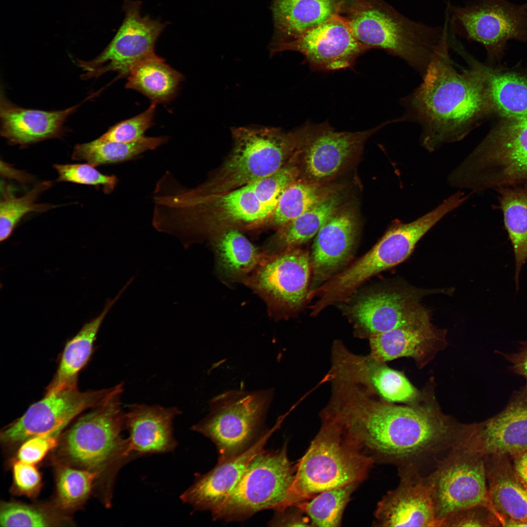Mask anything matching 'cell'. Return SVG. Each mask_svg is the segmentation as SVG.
I'll return each instance as SVG.
<instances>
[{
    "label": "cell",
    "mask_w": 527,
    "mask_h": 527,
    "mask_svg": "<svg viewBox=\"0 0 527 527\" xmlns=\"http://www.w3.org/2000/svg\"><path fill=\"white\" fill-rule=\"evenodd\" d=\"M0 134L11 144L27 145L59 138L64 123L79 105L56 111L30 109L18 106L1 93Z\"/></svg>",
    "instance_id": "25"
},
{
    "label": "cell",
    "mask_w": 527,
    "mask_h": 527,
    "mask_svg": "<svg viewBox=\"0 0 527 527\" xmlns=\"http://www.w3.org/2000/svg\"><path fill=\"white\" fill-rule=\"evenodd\" d=\"M214 247L221 270L231 278L244 276L263 259L252 243L234 228L224 229L216 239Z\"/></svg>",
    "instance_id": "34"
},
{
    "label": "cell",
    "mask_w": 527,
    "mask_h": 527,
    "mask_svg": "<svg viewBox=\"0 0 527 527\" xmlns=\"http://www.w3.org/2000/svg\"><path fill=\"white\" fill-rule=\"evenodd\" d=\"M418 400V399H417ZM395 405L360 393L344 408L341 423L350 440L375 463L431 471L462 444L468 425L444 414L433 401Z\"/></svg>",
    "instance_id": "1"
},
{
    "label": "cell",
    "mask_w": 527,
    "mask_h": 527,
    "mask_svg": "<svg viewBox=\"0 0 527 527\" xmlns=\"http://www.w3.org/2000/svg\"><path fill=\"white\" fill-rule=\"evenodd\" d=\"M299 172L294 164L286 163L271 175L211 196L197 194L179 184L167 198L169 221L188 237L215 226L262 223L270 218L281 194L297 180Z\"/></svg>",
    "instance_id": "3"
},
{
    "label": "cell",
    "mask_w": 527,
    "mask_h": 527,
    "mask_svg": "<svg viewBox=\"0 0 527 527\" xmlns=\"http://www.w3.org/2000/svg\"><path fill=\"white\" fill-rule=\"evenodd\" d=\"M419 240L412 226L395 222L371 250L321 289V298L317 305L323 309L344 299L369 278L402 263L410 256Z\"/></svg>",
    "instance_id": "14"
},
{
    "label": "cell",
    "mask_w": 527,
    "mask_h": 527,
    "mask_svg": "<svg viewBox=\"0 0 527 527\" xmlns=\"http://www.w3.org/2000/svg\"><path fill=\"white\" fill-rule=\"evenodd\" d=\"M332 191L316 182L296 180L281 194L270 218L272 223L280 227L284 225L334 195Z\"/></svg>",
    "instance_id": "36"
},
{
    "label": "cell",
    "mask_w": 527,
    "mask_h": 527,
    "mask_svg": "<svg viewBox=\"0 0 527 527\" xmlns=\"http://www.w3.org/2000/svg\"><path fill=\"white\" fill-rule=\"evenodd\" d=\"M120 396L92 408L67 430L61 450L71 463L101 475L111 467L120 466L133 454L129 439L122 436L125 413Z\"/></svg>",
    "instance_id": "8"
},
{
    "label": "cell",
    "mask_w": 527,
    "mask_h": 527,
    "mask_svg": "<svg viewBox=\"0 0 527 527\" xmlns=\"http://www.w3.org/2000/svg\"><path fill=\"white\" fill-rule=\"evenodd\" d=\"M60 523L54 515L35 506L13 502L0 505L1 527H50Z\"/></svg>",
    "instance_id": "41"
},
{
    "label": "cell",
    "mask_w": 527,
    "mask_h": 527,
    "mask_svg": "<svg viewBox=\"0 0 527 527\" xmlns=\"http://www.w3.org/2000/svg\"><path fill=\"white\" fill-rule=\"evenodd\" d=\"M425 476L431 487L438 527L453 512L489 506L484 456L464 444L453 449Z\"/></svg>",
    "instance_id": "11"
},
{
    "label": "cell",
    "mask_w": 527,
    "mask_h": 527,
    "mask_svg": "<svg viewBox=\"0 0 527 527\" xmlns=\"http://www.w3.org/2000/svg\"><path fill=\"white\" fill-rule=\"evenodd\" d=\"M488 503L501 526L527 527V488L517 477L511 459L484 456Z\"/></svg>",
    "instance_id": "24"
},
{
    "label": "cell",
    "mask_w": 527,
    "mask_h": 527,
    "mask_svg": "<svg viewBox=\"0 0 527 527\" xmlns=\"http://www.w3.org/2000/svg\"><path fill=\"white\" fill-rule=\"evenodd\" d=\"M166 137L145 136L133 142L103 141L98 138L89 142L76 145L72 158L84 161L97 166L115 164L132 160L149 150L156 149L165 143Z\"/></svg>",
    "instance_id": "33"
},
{
    "label": "cell",
    "mask_w": 527,
    "mask_h": 527,
    "mask_svg": "<svg viewBox=\"0 0 527 527\" xmlns=\"http://www.w3.org/2000/svg\"><path fill=\"white\" fill-rule=\"evenodd\" d=\"M125 414L130 451L137 455L165 453L177 446L173 421L181 413L175 406L132 404Z\"/></svg>",
    "instance_id": "26"
},
{
    "label": "cell",
    "mask_w": 527,
    "mask_h": 527,
    "mask_svg": "<svg viewBox=\"0 0 527 527\" xmlns=\"http://www.w3.org/2000/svg\"></svg>",
    "instance_id": "50"
},
{
    "label": "cell",
    "mask_w": 527,
    "mask_h": 527,
    "mask_svg": "<svg viewBox=\"0 0 527 527\" xmlns=\"http://www.w3.org/2000/svg\"><path fill=\"white\" fill-rule=\"evenodd\" d=\"M341 201L339 196L334 194L281 226L272 241V246L275 251L293 247L315 236L329 217L338 210Z\"/></svg>",
    "instance_id": "35"
},
{
    "label": "cell",
    "mask_w": 527,
    "mask_h": 527,
    "mask_svg": "<svg viewBox=\"0 0 527 527\" xmlns=\"http://www.w3.org/2000/svg\"><path fill=\"white\" fill-rule=\"evenodd\" d=\"M388 123L354 132L337 131L327 122L306 123L294 132L297 148L303 153L306 176L316 182L335 175L359 152L371 135Z\"/></svg>",
    "instance_id": "15"
},
{
    "label": "cell",
    "mask_w": 527,
    "mask_h": 527,
    "mask_svg": "<svg viewBox=\"0 0 527 527\" xmlns=\"http://www.w3.org/2000/svg\"><path fill=\"white\" fill-rule=\"evenodd\" d=\"M340 15L361 44L399 57L422 76L436 55L449 45L446 26L414 21L382 0H344Z\"/></svg>",
    "instance_id": "4"
},
{
    "label": "cell",
    "mask_w": 527,
    "mask_h": 527,
    "mask_svg": "<svg viewBox=\"0 0 527 527\" xmlns=\"http://www.w3.org/2000/svg\"><path fill=\"white\" fill-rule=\"evenodd\" d=\"M449 47L433 58L421 84L402 99L403 119L422 128L421 142L429 152L460 141L487 110L482 80L476 67L458 71Z\"/></svg>",
    "instance_id": "2"
},
{
    "label": "cell",
    "mask_w": 527,
    "mask_h": 527,
    "mask_svg": "<svg viewBox=\"0 0 527 527\" xmlns=\"http://www.w3.org/2000/svg\"><path fill=\"white\" fill-rule=\"evenodd\" d=\"M474 63L482 81L487 109L491 107L507 119L527 117V78Z\"/></svg>",
    "instance_id": "30"
},
{
    "label": "cell",
    "mask_w": 527,
    "mask_h": 527,
    "mask_svg": "<svg viewBox=\"0 0 527 527\" xmlns=\"http://www.w3.org/2000/svg\"><path fill=\"white\" fill-rule=\"evenodd\" d=\"M273 391L231 390L220 394L210 400L208 414L192 429L215 443L218 461L235 456L248 447L262 427Z\"/></svg>",
    "instance_id": "9"
},
{
    "label": "cell",
    "mask_w": 527,
    "mask_h": 527,
    "mask_svg": "<svg viewBox=\"0 0 527 527\" xmlns=\"http://www.w3.org/2000/svg\"><path fill=\"white\" fill-rule=\"evenodd\" d=\"M371 360L370 381L379 393L391 402L411 403L419 398L417 390L402 372Z\"/></svg>",
    "instance_id": "40"
},
{
    "label": "cell",
    "mask_w": 527,
    "mask_h": 527,
    "mask_svg": "<svg viewBox=\"0 0 527 527\" xmlns=\"http://www.w3.org/2000/svg\"><path fill=\"white\" fill-rule=\"evenodd\" d=\"M361 483L355 482L324 491L294 506L308 517L311 526L339 527L351 494Z\"/></svg>",
    "instance_id": "37"
},
{
    "label": "cell",
    "mask_w": 527,
    "mask_h": 527,
    "mask_svg": "<svg viewBox=\"0 0 527 527\" xmlns=\"http://www.w3.org/2000/svg\"><path fill=\"white\" fill-rule=\"evenodd\" d=\"M369 49L354 37L345 19L333 17L288 41L273 44L272 51H296L313 70L329 71L352 66Z\"/></svg>",
    "instance_id": "17"
},
{
    "label": "cell",
    "mask_w": 527,
    "mask_h": 527,
    "mask_svg": "<svg viewBox=\"0 0 527 527\" xmlns=\"http://www.w3.org/2000/svg\"><path fill=\"white\" fill-rule=\"evenodd\" d=\"M125 87L142 93L155 104L165 103L176 96L183 76L156 54L135 66Z\"/></svg>",
    "instance_id": "32"
},
{
    "label": "cell",
    "mask_w": 527,
    "mask_h": 527,
    "mask_svg": "<svg viewBox=\"0 0 527 527\" xmlns=\"http://www.w3.org/2000/svg\"><path fill=\"white\" fill-rule=\"evenodd\" d=\"M495 190L499 195L497 207L503 213L505 227L514 252V279L518 290L520 271L527 261V182Z\"/></svg>",
    "instance_id": "31"
},
{
    "label": "cell",
    "mask_w": 527,
    "mask_h": 527,
    "mask_svg": "<svg viewBox=\"0 0 527 527\" xmlns=\"http://www.w3.org/2000/svg\"><path fill=\"white\" fill-rule=\"evenodd\" d=\"M357 232L355 214L347 209L337 210L316 234L311 264L314 277L323 280L341 268L351 255Z\"/></svg>",
    "instance_id": "27"
},
{
    "label": "cell",
    "mask_w": 527,
    "mask_h": 527,
    "mask_svg": "<svg viewBox=\"0 0 527 527\" xmlns=\"http://www.w3.org/2000/svg\"><path fill=\"white\" fill-rule=\"evenodd\" d=\"M445 337L446 332L435 327L430 322L371 334L370 358L375 362L384 363L409 357L423 366L445 347Z\"/></svg>",
    "instance_id": "23"
},
{
    "label": "cell",
    "mask_w": 527,
    "mask_h": 527,
    "mask_svg": "<svg viewBox=\"0 0 527 527\" xmlns=\"http://www.w3.org/2000/svg\"><path fill=\"white\" fill-rule=\"evenodd\" d=\"M295 473L286 446L263 451L250 462L242 477L222 505L212 512L215 519H245L266 509L279 510L291 486Z\"/></svg>",
    "instance_id": "10"
},
{
    "label": "cell",
    "mask_w": 527,
    "mask_h": 527,
    "mask_svg": "<svg viewBox=\"0 0 527 527\" xmlns=\"http://www.w3.org/2000/svg\"><path fill=\"white\" fill-rule=\"evenodd\" d=\"M398 469L400 483L379 502L374 526L438 527L426 476L412 468Z\"/></svg>",
    "instance_id": "20"
},
{
    "label": "cell",
    "mask_w": 527,
    "mask_h": 527,
    "mask_svg": "<svg viewBox=\"0 0 527 527\" xmlns=\"http://www.w3.org/2000/svg\"><path fill=\"white\" fill-rule=\"evenodd\" d=\"M290 511L278 510V515L270 522L274 526H311L308 517L298 507Z\"/></svg>",
    "instance_id": "47"
},
{
    "label": "cell",
    "mask_w": 527,
    "mask_h": 527,
    "mask_svg": "<svg viewBox=\"0 0 527 527\" xmlns=\"http://www.w3.org/2000/svg\"><path fill=\"white\" fill-rule=\"evenodd\" d=\"M249 280L257 291L280 305L294 308L304 301L309 278L304 251L290 247L263 258Z\"/></svg>",
    "instance_id": "21"
},
{
    "label": "cell",
    "mask_w": 527,
    "mask_h": 527,
    "mask_svg": "<svg viewBox=\"0 0 527 527\" xmlns=\"http://www.w3.org/2000/svg\"><path fill=\"white\" fill-rule=\"evenodd\" d=\"M123 390V384L120 383L101 390L81 391L75 386L46 392L42 399L1 430V441L13 445L39 434L61 431L81 413L106 403Z\"/></svg>",
    "instance_id": "12"
},
{
    "label": "cell",
    "mask_w": 527,
    "mask_h": 527,
    "mask_svg": "<svg viewBox=\"0 0 527 527\" xmlns=\"http://www.w3.org/2000/svg\"><path fill=\"white\" fill-rule=\"evenodd\" d=\"M282 419L264 433L252 445L239 454L218 461L216 466L200 476L180 496L182 501L196 509L218 508L239 482L252 460L263 451L265 444L278 428Z\"/></svg>",
    "instance_id": "22"
},
{
    "label": "cell",
    "mask_w": 527,
    "mask_h": 527,
    "mask_svg": "<svg viewBox=\"0 0 527 527\" xmlns=\"http://www.w3.org/2000/svg\"><path fill=\"white\" fill-rule=\"evenodd\" d=\"M322 425L295 466L293 482L279 510L325 490L367 477L374 461L364 454L333 419L322 417Z\"/></svg>",
    "instance_id": "5"
},
{
    "label": "cell",
    "mask_w": 527,
    "mask_h": 527,
    "mask_svg": "<svg viewBox=\"0 0 527 527\" xmlns=\"http://www.w3.org/2000/svg\"><path fill=\"white\" fill-rule=\"evenodd\" d=\"M51 186V182H39L25 194L19 198L7 196L0 202V240L4 241L11 235L15 227L27 213L42 212L54 207L48 204L37 203L39 196Z\"/></svg>",
    "instance_id": "38"
},
{
    "label": "cell",
    "mask_w": 527,
    "mask_h": 527,
    "mask_svg": "<svg viewBox=\"0 0 527 527\" xmlns=\"http://www.w3.org/2000/svg\"><path fill=\"white\" fill-rule=\"evenodd\" d=\"M461 188L480 192L527 182V117L505 118L453 171Z\"/></svg>",
    "instance_id": "6"
},
{
    "label": "cell",
    "mask_w": 527,
    "mask_h": 527,
    "mask_svg": "<svg viewBox=\"0 0 527 527\" xmlns=\"http://www.w3.org/2000/svg\"><path fill=\"white\" fill-rule=\"evenodd\" d=\"M127 288L124 285L113 299L107 301L102 311L83 325L81 329L66 344L56 373L46 389V392L77 386L79 372L89 361L94 341L100 327L109 310Z\"/></svg>",
    "instance_id": "29"
},
{
    "label": "cell",
    "mask_w": 527,
    "mask_h": 527,
    "mask_svg": "<svg viewBox=\"0 0 527 527\" xmlns=\"http://www.w3.org/2000/svg\"><path fill=\"white\" fill-rule=\"evenodd\" d=\"M425 293L403 285L374 291L358 298L348 314L371 334L419 325L430 322L428 312L420 304Z\"/></svg>",
    "instance_id": "18"
},
{
    "label": "cell",
    "mask_w": 527,
    "mask_h": 527,
    "mask_svg": "<svg viewBox=\"0 0 527 527\" xmlns=\"http://www.w3.org/2000/svg\"><path fill=\"white\" fill-rule=\"evenodd\" d=\"M522 345L523 346L519 352L504 354V356L512 364V370L526 379V386L527 387V342L523 343Z\"/></svg>",
    "instance_id": "48"
},
{
    "label": "cell",
    "mask_w": 527,
    "mask_h": 527,
    "mask_svg": "<svg viewBox=\"0 0 527 527\" xmlns=\"http://www.w3.org/2000/svg\"><path fill=\"white\" fill-rule=\"evenodd\" d=\"M232 134L230 156L215 177L192 188L195 193L215 196L271 175L288 162L296 150L293 131L243 127L232 129Z\"/></svg>",
    "instance_id": "7"
},
{
    "label": "cell",
    "mask_w": 527,
    "mask_h": 527,
    "mask_svg": "<svg viewBox=\"0 0 527 527\" xmlns=\"http://www.w3.org/2000/svg\"><path fill=\"white\" fill-rule=\"evenodd\" d=\"M499 521L489 506L479 505L453 512L444 519L440 527H498Z\"/></svg>",
    "instance_id": "44"
},
{
    "label": "cell",
    "mask_w": 527,
    "mask_h": 527,
    "mask_svg": "<svg viewBox=\"0 0 527 527\" xmlns=\"http://www.w3.org/2000/svg\"><path fill=\"white\" fill-rule=\"evenodd\" d=\"M141 5L139 0H124V19L108 45L95 59L79 61L84 78L98 77L111 71L127 77L137 64L156 55V42L167 24L142 16Z\"/></svg>",
    "instance_id": "13"
},
{
    "label": "cell",
    "mask_w": 527,
    "mask_h": 527,
    "mask_svg": "<svg viewBox=\"0 0 527 527\" xmlns=\"http://www.w3.org/2000/svg\"><path fill=\"white\" fill-rule=\"evenodd\" d=\"M61 431L39 434L23 441L19 447L17 457L19 460L35 465L55 447Z\"/></svg>",
    "instance_id": "45"
},
{
    "label": "cell",
    "mask_w": 527,
    "mask_h": 527,
    "mask_svg": "<svg viewBox=\"0 0 527 527\" xmlns=\"http://www.w3.org/2000/svg\"><path fill=\"white\" fill-rule=\"evenodd\" d=\"M156 104L152 103L142 113L116 123L99 139L103 141L126 143L141 140L145 136L146 131L152 125Z\"/></svg>",
    "instance_id": "43"
},
{
    "label": "cell",
    "mask_w": 527,
    "mask_h": 527,
    "mask_svg": "<svg viewBox=\"0 0 527 527\" xmlns=\"http://www.w3.org/2000/svg\"><path fill=\"white\" fill-rule=\"evenodd\" d=\"M510 459L517 477L527 488V450Z\"/></svg>",
    "instance_id": "49"
},
{
    "label": "cell",
    "mask_w": 527,
    "mask_h": 527,
    "mask_svg": "<svg viewBox=\"0 0 527 527\" xmlns=\"http://www.w3.org/2000/svg\"><path fill=\"white\" fill-rule=\"evenodd\" d=\"M95 471L70 466L59 470L56 479L57 497L59 505L65 509L81 505L89 496L95 481L100 476Z\"/></svg>",
    "instance_id": "39"
},
{
    "label": "cell",
    "mask_w": 527,
    "mask_h": 527,
    "mask_svg": "<svg viewBox=\"0 0 527 527\" xmlns=\"http://www.w3.org/2000/svg\"><path fill=\"white\" fill-rule=\"evenodd\" d=\"M12 472L13 486L16 492L30 497L38 493L41 486V477L34 464L18 460L13 464Z\"/></svg>",
    "instance_id": "46"
},
{
    "label": "cell",
    "mask_w": 527,
    "mask_h": 527,
    "mask_svg": "<svg viewBox=\"0 0 527 527\" xmlns=\"http://www.w3.org/2000/svg\"><path fill=\"white\" fill-rule=\"evenodd\" d=\"M54 167L58 174L57 181L101 187L106 194L112 192L118 182L117 176L102 174L89 163L55 164Z\"/></svg>",
    "instance_id": "42"
},
{
    "label": "cell",
    "mask_w": 527,
    "mask_h": 527,
    "mask_svg": "<svg viewBox=\"0 0 527 527\" xmlns=\"http://www.w3.org/2000/svg\"><path fill=\"white\" fill-rule=\"evenodd\" d=\"M464 446L483 456L511 458L527 450V387L516 392L499 413L469 424Z\"/></svg>",
    "instance_id": "19"
},
{
    "label": "cell",
    "mask_w": 527,
    "mask_h": 527,
    "mask_svg": "<svg viewBox=\"0 0 527 527\" xmlns=\"http://www.w3.org/2000/svg\"><path fill=\"white\" fill-rule=\"evenodd\" d=\"M455 22L467 39L482 44L490 52L509 40H527V5L507 0H475L465 7L448 4Z\"/></svg>",
    "instance_id": "16"
},
{
    "label": "cell",
    "mask_w": 527,
    "mask_h": 527,
    "mask_svg": "<svg viewBox=\"0 0 527 527\" xmlns=\"http://www.w3.org/2000/svg\"><path fill=\"white\" fill-rule=\"evenodd\" d=\"M344 0H273L277 38L274 44L291 40L340 15Z\"/></svg>",
    "instance_id": "28"
}]
</instances>
